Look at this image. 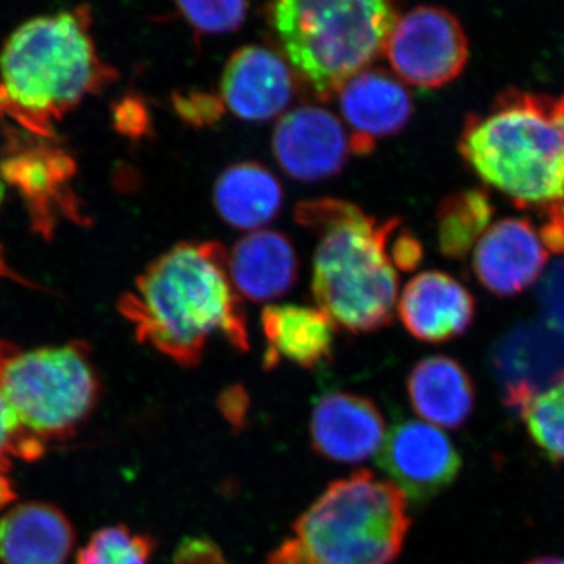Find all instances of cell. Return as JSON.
I'll use <instances>...</instances> for the list:
<instances>
[{
  "label": "cell",
  "mask_w": 564,
  "mask_h": 564,
  "mask_svg": "<svg viewBox=\"0 0 564 564\" xmlns=\"http://www.w3.org/2000/svg\"><path fill=\"white\" fill-rule=\"evenodd\" d=\"M172 106L176 117L193 129L214 128L226 113L220 95L206 90L173 93Z\"/></svg>",
  "instance_id": "cell-28"
},
{
  "label": "cell",
  "mask_w": 564,
  "mask_h": 564,
  "mask_svg": "<svg viewBox=\"0 0 564 564\" xmlns=\"http://www.w3.org/2000/svg\"><path fill=\"white\" fill-rule=\"evenodd\" d=\"M340 113L350 128L351 151L366 155L377 141L397 135L413 118L414 102L402 80L388 70L364 69L337 93Z\"/></svg>",
  "instance_id": "cell-15"
},
{
  "label": "cell",
  "mask_w": 564,
  "mask_h": 564,
  "mask_svg": "<svg viewBox=\"0 0 564 564\" xmlns=\"http://www.w3.org/2000/svg\"><path fill=\"white\" fill-rule=\"evenodd\" d=\"M217 408L234 432H242L247 426L248 414H250V393L242 384L228 386L217 397Z\"/></svg>",
  "instance_id": "cell-31"
},
{
  "label": "cell",
  "mask_w": 564,
  "mask_h": 564,
  "mask_svg": "<svg viewBox=\"0 0 564 564\" xmlns=\"http://www.w3.org/2000/svg\"><path fill=\"white\" fill-rule=\"evenodd\" d=\"M118 310L140 344L182 367L198 366L214 336L237 351L250 350L242 296L234 289L220 242L174 245L139 274Z\"/></svg>",
  "instance_id": "cell-1"
},
{
  "label": "cell",
  "mask_w": 564,
  "mask_h": 564,
  "mask_svg": "<svg viewBox=\"0 0 564 564\" xmlns=\"http://www.w3.org/2000/svg\"><path fill=\"white\" fill-rule=\"evenodd\" d=\"M540 231L549 251L564 254V185L562 198L544 209V223Z\"/></svg>",
  "instance_id": "cell-34"
},
{
  "label": "cell",
  "mask_w": 564,
  "mask_h": 564,
  "mask_svg": "<svg viewBox=\"0 0 564 564\" xmlns=\"http://www.w3.org/2000/svg\"><path fill=\"white\" fill-rule=\"evenodd\" d=\"M411 519L404 494L370 470L333 481L293 524L315 564H392Z\"/></svg>",
  "instance_id": "cell-6"
},
{
  "label": "cell",
  "mask_w": 564,
  "mask_h": 564,
  "mask_svg": "<svg viewBox=\"0 0 564 564\" xmlns=\"http://www.w3.org/2000/svg\"><path fill=\"white\" fill-rule=\"evenodd\" d=\"M272 151L282 172L293 180L325 181L347 165L352 154L351 135L333 111L302 106L276 122Z\"/></svg>",
  "instance_id": "cell-12"
},
{
  "label": "cell",
  "mask_w": 564,
  "mask_h": 564,
  "mask_svg": "<svg viewBox=\"0 0 564 564\" xmlns=\"http://www.w3.org/2000/svg\"><path fill=\"white\" fill-rule=\"evenodd\" d=\"M406 391L415 413L433 426L462 429L474 413L473 378L448 356H429L415 364Z\"/></svg>",
  "instance_id": "cell-21"
},
{
  "label": "cell",
  "mask_w": 564,
  "mask_h": 564,
  "mask_svg": "<svg viewBox=\"0 0 564 564\" xmlns=\"http://www.w3.org/2000/svg\"><path fill=\"white\" fill-rule=\"evenodd\" d=\"M228 270L242 299L263 303L291 291L299 280L300 262L285 234L258 229L234 245L228 252Z\"/></svg>",
  "instance_id": "cell-18"
},
{
  "label": "cell",
  "mask_w": 564,
  "mask_h": 564,
  "mask_svg": "<svg viewBox=\"0 0 564 564\" xmlns=\"http://www.w3.org/2000/svg\"><path fill=\"white\" fill-rule=\"evenodd\" d=\"M0 278H10V280L21 282V284H28V281L22 280L20 274L14 273L13 270L7 265L6 259H3L2 250H0Z\"/></svg>",
  "instance_id": "cell-36"
},
{
  "label": "cell",
  "mask_w": 564,
  "mask_h": 564,
  "mask_svg": "<svg viewBox=\"0 0 564 564\" xmlns=\"http://www.w3.org/2000/svg\"><path fill=\"white\" fill-rule=\"evenodd\" d=\"M494 206L488 192L466 188L451 193L436 214L437 245L448 259H463L488 231Z\"/></svg>",
  "instance_id": "cell-23"
},
{
  "label": "cell",
  "mask_w": 564,
  "mask_h": 564,
  "mask_svg": "<svg viewBox=\"0 0 564 564\" xmlns=\"http://www.w3.org/2000/svg\"><path fill=\"white\" fill-rule=\"evenodd\" d=\"M3 193H6V182L0 176V204H2Z\"/></svg>",
  "instance_id": "cell-38"
},
{
  "label": "cell",
  "mask_w": 564,
  "mask_h": 564,
  "mask_svg": "<svg viewBox=\"0 0 564 564\" xmlns=\"http://www.w3.org/2000/svg\"><path fill=\"white\" fill-rule=\"evenodd\" d=\"M174 564H228L220 545L206 536L185 538L176 552Z\"/></svg>",
  "instance_id": "cell-32"
},
{
  "label": "cell",
  "mask_w": 564,
  "mask_h": 564,
  "mask_svg": "<svg viewBox=\"0 0 564 564\" xmlns=\"http://www.w3.org/2000/svg\"><path fill=\"white\" fill-rule=\"evenodd\" d=\"M265 564H315L296 538H289L267 558Z\"/></svg>",
  "instance_id": "cell-35"
},
{
  "label": "cell",
  "mask_w": 564,
  "mask_h": 564,
  "mask_svg": "<svg viewBox=\"0 0 564 564\" xmlns=\"http://www.w3.org/2000/svg\"><path fill=\"white\" fill-rule=\"evenodd\" d=\"M113 124L128 139L139 140L151 133V113L139 95H128L113 107Z\"/></svg>",
  "instance_id": "cell-30"
},
{
  "label": "cell",
  "mask_w": 564,
  "mask_h": 564,
  "mask_svg": "<svg viewBox=\"0 0 564 564\" xmlns=\"http://www.w3.org/2000/svg\"><path fill=\"white\" fill-rule=\"evenodd\" d=\"M384 54L404 84L436 90L462 76L469 61V41L454 13L421 6L397 18Z\"/></svg>",
  "instance_id": "cell-8"
},
{
  "label": "cell",
  "mask_w": 564,
  "mask_h": 564,
  "mask_svg": "<svg viewBox=\"0 0 564 564\" xmlns=\"http://www.w3.org/2000/svg\"><path fill=\"white\" fill-rule=\"evenodd\" d=\"M0 392L36 443H63L99 402L98 373L87 344L22 348L0 340Z\"/></svg>",
  "instance_id": "cell-7"
},
{
  "label": "cell",
  "mask_w": 564,
  "mask_h": 564,
  "mask_svg": "<svg viewBox=\"0 0 564 564\" xmlns=\"http://www.w3.org/2000/svg\"><path fill=\"white\" fill-rule=\"evenodd\" d=\"M397 313L415 339L426 344L451 343L473 325L475 300L451 274L430 270L404 285Z\"/></svg>",
  "instance_id": "cell-17"
},
{
  "label": "cell",
  "mask_w": 564,
  "mask_h": 564,
  "mask_svg": "<svg viewBox=\"0 0 564 564\" xmlns=\"http://www.w3.org/2000/svg\"><path fill=\"white\" fill-rule=\"evenodd\" d=\"M540 228L527 218L494 223L474 248L473 269L486 291L516 296L543 276L549 261Z\"/></svg>",
  "instance_id": "cell-14"
},
{
  "label": "cell",
  "mask_w": 564,
  "mask_h": 564,
  "mask_svg": "<svg viewBox=\"0 0 564 564\" xmlns=\"http://www.w3.org/2000/svg\"><path fill=\"white\" fill-rule=\"evenodd\" d=\"M74 544V527L54 505L18 503L0 518L2 564H66Z\"/></svg>",
  "instance_id": "cell-20"
},
{
  "label": "cell",
  "mask_w": 564,
  "mask_h": 564,
  "mask_svg": "<svg viewBox=\"0 0 564 564\" xmlns=\"http://www.w3.org/2000/svg\"><path fill=\"white\" fill-rule=\"evenodd\" d=\"M310 432L315 454L334 463L356 464L380 451L386 422L367 397L329 392L315 403Z\"/></svg>",
  "instance_id": "cell-16"
},
{
  "label": "cell",
  "mask_w": 564,
  "mask_h": 564,
  "mask_svg": "<svg viewBox=\"0 0 564 564\" xmlns=\"http://www.w3.org/2000/svg\"><path fill=\"white\" fill-rule=\"evenodd\" d=\"M545 323L564 339V258L549 270L540 288Z\"/></svg>",
  "instance_id": "cell-29"
},
{
  "label": "cell",
  "mask_w": 564,
  "mask_h": 564,
  "mask_svg": "<svg viewBox=\"0 0 564 564\" xmlns=\"http://www.w3.org/2000/svg\"><path fill=\"white\" fill-rule=\"evenodd\" d=\"M13 147L0 161V176L25 203L33 228L50 239L61 218L79 220V206L70 191L76 162L68 152L44 143Z\"/></svg>",
  "instance_id": "cell-9"
},
{
  "label": "cell",
  "mask_w": 564,
  "mask_h": 564,
  "mask_svg": "<svg viewBox=\"0 0 564 564\" xmlns=\"http://www.w3.org/2000/svg\"><path fill=\"white\" fill-rule=\"evenodd\" d=\"M270 25L296 76L321 101L384 52L393 0H272Z\"/></svg>",
  "instance_id": "cell-5"
},
{
  "label": "cell",
  "mask_w": 564,
  "mask_h": 564,
  "mask_svg": "<svg viewBox=\"0 0 564 564\" xmlns=\"http://www.w3.org/2000/svg\"><path fill=\"white\" fill-rule=\"evenodd\" d=\"M198 35H223L242 28L251 0H174Z\"/></svg>",
  "instance_id": "cell-26"
},
{
  "label": "cell",
  "mask_w": 564,
  "mask_h": 564,
  "mask_svg": "<svg viewBox=\"0 0 564 564\" xmlns=\"http://www.w3.org/2000/svg\"><path fill=\"white\" fill-rule=\"evenodd\" d=\"M284 192L280 180L259 162L228 166L214 185V206L221 220L254 231L280 215Z\"/></svg>",
  "instance_id": "cell-22"
},
{
  "label": "cell",
  "mask_w": 564,
  "mask_h": 564,
  "mask_svg": "<svg viewBox=\"0 0 564 564\" xmlns=\"http://www.w3.org/2000/svg\"><path fill=\"white\" fill-rule=\"evenodd\" d=\"M90 7L24 22L0 52V117L36 139L51 140L58 122L88 96L118 79L91 35Z\"/></svg>",
  "instance_id": "cell-2"
},
{
  "label": "cell",
  "mask_w": 564,
  "mask_h": 564,
  "mask_svg": "<svg viewBox=\"0 0 564 564\" xmlns=\"http://www.w3.org/2000/svg\"><path fill=\"white\" fill-rule=\"evenodd\" d=\"M293 218L317 234L313 295L336 328L352 334L391 325L399 303V276L389 242L402 220L380 221L361 207L337 198L296 204Z\"/></svg>",
  "instance_id": "cell-3"
},
{
  "label": "cell",
  "mask_w": 564,
  "mask_h": 564,
  "mask_svg": "<svg viewBox=\"0 0 564 564\" xmlns=\"http://www.w3.org/2000/svg\"><path fill=\"white\" fill-rule=\"evenodd\" d=\"M265 337L263 367L272 370L282 361L314 370L333 358L336 325L318 307L270 304L262 311Z\"/></svg>",
  "instance_id": "cell-19"
},
{
  "label": "cell",
  "mask_w": 564,
  "mask_h": 564,
  "mask_svg": "<svg viewBox=\"0 0 564 564\" xmlns=\"http://www.w3.org/2000/svg\"><path fill=\"white\" fill-rule=\"evenodd\" d=\"M46 447L31 440L18 423L9 403L0 392V508L13 502V485L9 480L13 458L35 462L41 458Z\"/></svg>",
  "instance_id": "cell-27"
},
{
  "label": "cell",
  "mask_w": 564,
  "mask_h": 564,
  "mask_svg": "<svg viewBox=\"0 0 564 564\" xmlns=\"http://www.w3.org/2000/svg\"><path fill=\"white\" fill-rule=\"evenodd\" d=\"M491 372L510 413L564 377V339L547 323H519L494 344Z\"/></svg>",
  "instance_id": "cell-10"
},
{
  "label": "cell",
  "mask_w": 564,
  "mask_h": 564,
  "mask_svg": "<svg viewBox=\"0 0 564 564\" xmlns=\"http://www.w3.org/2000/svg\"><path fill=\"white\" fill-rule=\"evenodd\" d=\"M389 256L395 269L402 272H414L423 261L421 240L413 232L403 229L389 248Z\"/></svg>",
  "instance_id": "cell-33"
},
{
  "label": "cell",
  "mask_w": 564,
  "mask_h": 564,
  "mask_svg": "<svg viewBox=\"0 0 564 564\" xmlns=\"http://www.w3.org/2000/svg\"><path fill=\"white\" fill-rule=\"evenodd\" d=\"M154 538L126 525L98 530L77 555V564H150Z\"/></svg>",
  "instance_id": "cell-25"
},
{
  "label": "cell",
  "mask_w": 564,
  "mask_h": 564,
  "mask_svg": "<svg viewBox=\"0 0 564 564\" xmlns=\"http://www.w3.org/2000/svg\"><path fill=\"white\" fill-rule=\"evenodd\" d=\"M519 417L543 455L564 463V377L530 400Z\"/></svg>",
  "instance_id": "cell-24"
},
{
  "label": "cell",
  "mask_w": 564,
  "mask_h": 564,
  "mask_svg": "<svg viewBox=\"0 0 564 564\" xmlns=\"http://www.w3.org/2000/svg\"><path fill=\"white\" fill-rule=\"evenodd\" d=\"M458 151L489 187L518 207L547 209L564 185V95L505 90L485 115H469Z\"/></svg>",
  "instance_id": "cell-4"
},
{
  "label": "cell",
  "mask_w": 564,
  "mask_h": 564,
  "mask_svg": "<svg viewBox=\"0 0 564 564\" xmlns=\"http://www.w3.org/2000/svg\"><path fill=\"white\" fill-rule=\"evenodd\" d=\"M524 564H564V558H560V556H536V558L529 560Z\"/></svg>",
  "instance_id": "cell-37"
},
{
  "label": "cell",
  "mask_w": 564,
  "mask_h": 564,
  "mask_svg": "<svg viewBox=\"0 0 564 564\" xmlns=\"http://www.w3.org/2000/svg\"><path fill=\"white\" fill-rule=\"evenodd\" d=\"M296 74L278 52L245 46L223 69L220 98L243 121L262 122L284 113L296 95Z\"/></svg>",
  "instance_id": "cell-13"
},
{
  "label": "cell",
  "mask_w": 564,
  "mask_h": 564,
  "mask_svg": "<svg viewBox=\"0 0 564 564\" xmlns=\"http://www.w3.org/2000/svg\"><path fill=\"white\" fill-rule=\"evenodd\" d=\"M393 485L415 502H426L455 484L463 459L436 426L402 421L392 426L378 456Z\"/></svg>",
  "instance_id": "cell-11"
}]
</instances>
